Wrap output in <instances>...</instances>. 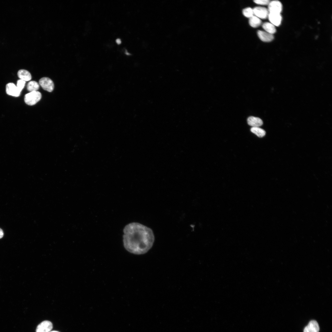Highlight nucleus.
<instances>
[{"mask_svg":"<svg viewBox=\"0 0 332 332\" xmlns=\"http://www.w3.org/2000/svg\"><path fill=\"white\" fill-rule=\"evenodd\" d=\"M123 231L124 246L129 252L143 254L152 247L155 237L150 228L138 223L132 222L127 225Z\"/></svg>","mask_w":332,"mask_h":332,"instance_id":"nucleus-1","label":"nucleus"},{"mask_svg":"<svg viewBox=\"0 0 332 332\" xmlns=\"http://www.w3.org/2000/svg\"><path fill=\"white\" fill-rule=\"evenodd\" d=\"M42 94L38 91H34L27 93L24 96V101L28 105H33L41 99Z\"/></svg>","mask_w":332,"mask_h":332,"instance_id":"nucleus-2","label":"nucleus"},{"mask_svg":"<svg viewBox=\"0 0 332 332\" xmlns=\"http://www.w3.org/2000/svg\"><path fill=\"white\" fill-rule=\"evenodd\" d=\"M39 84L43 89L49 92H52L54 88L53 81L48 77H43L41 78Z\"/></svg>","mask_w":332,"mask_h":332,"instance_id":"nucleus-3","label":"nucleus"},{"mask_svg":"<svg viewBox=\"0 0 332 332\" xmlns=\"http://www.w3.org/2000/svg\"><path fill=\"white\" fill-rule=\"evenodd\" d=\"M267 9L269 13L280 14L283 10L282 4L278 0L270 1Z\"/></svg>","mask_w":332,"mask_h":332,"instance_id":"nucleus-4","label":"nucleus"},{"mask_svg":"<svg viewBox=\"0 0 332 332\" xmlns=\"http://www.w3.org/2000/svg\"><path fill=\"white\" fill-rule=\"evenodd\" d=\"M6 91L8 95L16 97L20 96L21 92L16 85L12 82L9 83L6 85Z\"/></svg>","mask_w":332,"mask_h":332,"instance_id":"nucleus-5","label":"nucleus"},{"mask_svg":"<svg viewBox=\"0 0 332 332\" xmlns=\"http://www.w3.org/2000/svg\"><path fill=\"white\" fill-rule=\"evenodd\" d=\"M253 9L254 15L259 18L265 19L268 18L269 12L268 9L265 7L257 6Z\"/></svg>","mask_w":332,"mask_h":332,"instance_id":"nucleus-6","label":"nucleus"},{"mask_svg":"<svg viewBox=\"0 0 332 332\" xmlns=\"http://www.w3.org/2000/svg\"><path fill=\"white\" fill-rule=\"evenodd\" d=\"M268 18L270 22L275 26H278L280 25L282 19L280 14L269 13Z\"/></svg>","mask_w":332,"mask_h":332,"instance_id":"nucleus-7","label":"nucleus"},{"mask_svg":"<svg viewBox=\"0 0 332 332\" xmlns=\"http://www.w3.org/2000/svg\"><path fill=\"white\" fill-rule=\"evenodd\" d=\"M53 328L52 323L49 321H44L37 327L36 332H49Z\"/></svg>","mask_w":332,"mask_h":332,"instance_id":"nucleus-8","label":"nucleus"},{"mask_svg":"<svg viewBox=\"0 0 332 332\" xmlns=\"http://www.w3.org/2000/svg\"><path fill=\"white\" fill-rule=\"evenodd\" d=\"M319 327L317 322L314 320L310 321L303 330V332H319Z\"/></svg>","mask_w":332,"mask_h":332,"instance_id":"nucleus-9","label":"nucleus"},{"mask_svg":"<svg viewBox=\"0 0 332 332\" xmlns=\"http://www.w3.org/2000/svg\"><path fill=\"white\" fill-rule=\"evenodd\" d=\"M259 39L262 41L268 42L272 41L274 36L273 34H270L265 31L259 30L257 32Z\"/></svg>","mask_w":332,"mask_h":332,"instance_id":"nucleus-10","label":"nucleus"},{"mask_svg":"<svg viewBox=\"0 0 332 332\" xmlns=\"http://www.w3.org/2000/svg\"><path fill=\"white\" fill-rule=\"evenodd\" d=\"M247 122L248 124L252 127H259L263 124V121L260 118L253 116L249 117Z\"/></svg>","mask_w":332,"mask_h":332,"instance_id":"nucleus-11","label":"nucleus"},{"mask_svg":"<svg viewBox=\"0 0 332 332\" xmlns=\"http://www.w3.org/2000/svg\"><path fill=\"white\" fill-rule=\"evenodd\" d=\"M17 75L20 79L25 81H29L32 78L30 73L28 71L24 69L19 70Z\"/></svg>","mask_w":332,"mask_h":332,"instance_id":"nucleus-12","label":"nucleus"},{"mask_svg":"<svg viewBox=\"0 0 332 332\" xmlns=\"http://www.w3.org/2000/svg\"><path fill=\"white\" fill-rule=\"evenodd\" d=\"M262 27L265 31L270 34H273L276 32L275 26L271 22H264L263 24Z\"/></svg>","mask_w":332,"mask_h":332,"instance_id":"nucleus-13","label":"nucleus"},{"mask_svg":"<svg viewBox=\"0 0 332 332\" xmlns=\"http://www.w3.org/2000/svg\"><path fill=\"white\" fill-rule=\"evenodd\" d=\"M249 23L250 25L253 28L259 26L262 23L260 19L256 16L253 15L249 18Z\"/></svg>","mask_w":332,"mask_h":332,"instance_id":"nucleus-14","label":"nucleus"},{"mask_svg":"<svg viewBox=\"0 0 332 332\" xmlns=\"http://www.w3.org/2000/svg\"><path fill=\"white\" fill-rule=\"evenodd\" d=\"M39 88V84L35 81H30L27 85V90L30 92L37 91Z\"/></svg>","mask_w":332,"mask_h":332,"instance_id":"nucleus-15","label":"nucleus"},{"mask_svg":"<svg viewBox=\"0 0 332 332\" xmlns=\"http://www.w3.org/2000/svg\"><path fill=\"white\" fill-rule=\"evenodd\" d=\"M251 131L252 133L259 137H262L266 134L265 131L259 127H252L251 129Z\"/></svg>","mask_w":332,"mask_h":332,"instance_id":"nucleus-16","label":"nucleus"},{"mask_svg":"<svg viewBox=\"0 0 332 332\" xmlns=\"http://www.w3.org/2000/svg\"><path fill=\"white\" fill-rule=\"evenodd\" d=\"M243 15L246 17L250 18L254 15L253 9L250 7H247L243 10Z\"/></svg>","mask_w":332,"mask_h":332,"instance_id":"nucleus-17","label":"nucleus"},{"mask_svg":"<svg viewBox=\"0 0 332 332\" xmlns=\"http://www.w3.org/2000/svg\"><path fill=\"white\" fill-rule=\"evenodd\" d=\"M25 83L26 81L22 80L19 79L17 81L16 86L21 92L24 88Z\"/></svg>","mask_w":332,"mask_h":332,"instance_id":"nucleus-18","label":"nucleus"},{"mask_svg":"<svg viewBox=\"0 0 332 332\" xmlns=\"http://www.w3.org/2000/svg\"><path fill=\"white\" fill-rule=\"evenodd\" d=\"M254 2L255 3L261 5H268L270 2L269 0H254Z\"/></svg>","mask_w":332,"mask_h":332,"instance_id":"nucleus-19","label":"nucleus"},{"mask_svg":"<svg viewBox=\"0 0 332 332\" xmlns=\"http://www.w3.org/2000/svg\"><path fill=\"white\" fill-rule=\"evenodd\" d=\"M4 233L2 230L0 228V239L2 238L3 236Z\"/></svg>","mask_w":332,"mask_h":332,"instance_id":"nucleus-20","label":"nucleus"},{"mask_svg":"<svg viewBox=\"0 0 332 332\" xmlns=\"http://www.w3.org/2000/svg\"><path fill=\"white\" fill-rule=\"evenodd\" d=\"M116 42L117 44H120L121 43V40L119 38L117 39L116 40Z\"/></svg>","mask_w":332,"mask_h":332,"instance_id":"nucleus-21","label":"nucleus"},{"mask_svg":"<svg viewBox=\"0 0 332 332\" xmlns=\"http://www.w3.org/2000/svg\"><path fill=\"white\" fill-rule=\"evenodd\" d=\"M50 332H59L57 331H50Z\"/></svg>","mask_w":332,"mask_h":332,"instance_id":"nucleus-22","label":"nucleus"}]
</instances>
